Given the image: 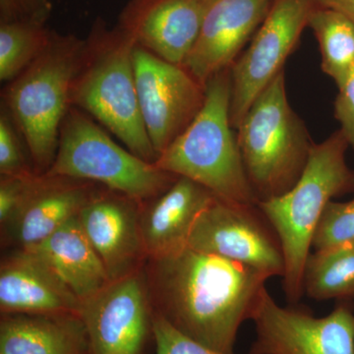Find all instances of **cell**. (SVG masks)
<instances>
[{"label": "cell", "mask_w": 354, "mask_h": 354, "mask_svg": "<svg viewBox=\"0 0 354 354\" xmlns=\"http://www.w3.org/2000/svg\"><path fill=\"white\" fill-rule=\"evenodd\" d=\"M153 313L209 348L235 354L242 324L252 319L269 277L253 268L189 246L148 258Z\"/></svg>", "instance_id": "cell-1"}, {"label": "cell", "mask_w": 354, "mask_h": 354, "mask_svg": "<svg viewBox=\"0 0 354 354\" xmlns=\"http://www.w3.org/2000/svg\"><path fill=\"white\" fill-rule=\"evenodd\" d=\"M136 44L120 28L97 23L85 39L71 106L94 118L137 157L155 164L157 153L147 133L134 71Z\"/></svg>", "instance_id": "cell-2"}, {"label": "cell", "mask_w": 354, "mask_h": 354, "mask_svg": "<svg viewBox=\"0 0 354 354\" xmlns=\"http://www.w3.org/2000/svg\"><path fill=\"white\" fill-rule=\"evenodd\" d=\"M348 148L339 130L321 143H314L304 174L292 189L258 203L283 246V290L290 304H297L304 295V265L324 209L334 198L354 193V169L346 162Z\"/></svg>", "instance_id": "cell-3"}, {"label": "cell", "mask_w": 354, "mask_h": 354, "mask_svg": "<svg viewBox=\"0 0 354 354\" xmlns=\"http://www.w3.org/2000/svg\"><path fill=\"white\" fill-rule=\"evenodd\" d=\"M230 68L209 81L201 111L155 165L201 184L221 199L257 205L230 123Z\"/></svg>", "instance_id": "cell-4"}, {"label": "cell", "mask_w": 354, "mask_h": 354, "mask_svg": "<svg viewBox=\"0 0 354 354\" xmlns=\"http://www.w3.org/2000/svg\"><path fill=\"white\" fill-rule=\"evenodd\" d=\"M84 46L85 39L53 32L44 53L2 92V108L24 140L38 174L50 169L57 155Z\"/></svg>", "instance_id": "cell-5"}, {"label": "cell", "mask_w": 354, "mask_h": 354, "mask_svg": "<svg viewBox=\"0 0 354 354\" xmlns=\"http://www.w3.org/2000/svg\"><path fill=\"white\" fill-rule=\"evenodd\" d=\"M236 131L247 178L258 203L292 189L304 174L314 142L288 102L285 70L254 101Z\"/></svg>", "instance_id": "cell-6"}, {"label": "cell", "mask_w": 354, "mask_h": 354, "mask_svg": "<svg viewBox=\"0 0 354 354\" xmlns=\"http://www.w3.org/2000/svg\"><path fill=\"white\" fill-rule=\"evenodd\" d=\"M44 174L90 181L140 202L158 197L179 177L121 147L94 118L74 106L62 122L57 155Z\"/></svg>", "instance_id": "cell-7"}, {"label": "cell", "mask_w": 354, "mask_h": 354, "mask_svg": "<svg viewBox=\"0 0 354 354\" xmlns=\"http://www.w3.org/2000/svg\"><path fill=\"white\" fill-rule=\"evenodd\" d=\"M187 246L283 278L286 260L276 230L257 205L215 197L195 221Z\"/></svg>", "instance_id": "cell-8"}, {"label": "cell", "mask_w": 354, "mask_h": 354, "mask_svg": "<svg viewBox=\"0 0 354 354\" xmlns=\"http://www.w3.org/2000/svg\"><path fill=\"white\" fill-rule=\"evenodd\" d=\"M251 320L249 354H354L353 301H337L329 315L316 317L297 304L281 306L266 288Z\"/></svg>", "instance_id": "cell-9"}, {"label": "cell", "mask_w": 354, "mask_h": 354, "mask_svg": "<svg viewBox=\"0 0 354 354\" xmlns=\"http://www.w3.org/2000/svg\"><path fill=\"white\" fill-rule=\"evenodd\" d=\"M315 6L314 0H272L248 48L230 68V123L234 129L239 128L261 93L283 71Z\"/></svg>", "instance_id": "cell-10"}, {"label": "cell", "mask_w": 354, "mask_h": 354, "mask_svg": "<svg viewBox=\"0 0 354 354\" xmlns=\"http://www.w3.org/2000/svg\"><path fill=\"white\" fill-rule=\"evenodd\" d=\"M133 57L142 118L158 158L200 113L206 88L183 65L167 62L137 44Z\"/></svg>", "instance_id": "cell-11"}, {"label": "cell", "mask_w": 354, "mask_h": 354, "mask_svg": "<svg viewBox=\"0 0 354 354\" xmlns=\"http://www.w3.org/2000/svg\"><path fill=\"white\" fill-rule=\"evenodd\" d=\"M78 315L87 332L88 354H143L153 317L144 268L84 300Z\"/></svg>", "instance_id": "cell-12"}, {"label": "cell", "mask_w": 354, "mask_h": 354, "mask_svg": "<svg viewBox=\"0 0 354 354\" xmlns=\"http://www.w3.org/2000/svg\"><path fill=\"white\" fill-rule=\"evenodd\" d=\"M143 203L102 186L79 214L111 281L139 271L148 260L140 223Z\"/></svg>", "instance_id": "cell-13"}, {"label": "cell", "mask_w": 354, "mask_h": 354, "mask_svg": "<svg viewBox=\"0 0 354 354\" xmlns=\"http://www.w3.org/2000/svg\"><path fill=\"white\" fill-rule=\"evenodd\" d=\"M272 0H205L199 37L183 66L207 87L232 68L271 8Z\"/></svg>", "instance_id": "cell-14"}, {"label": "cell", "mask_w": 354, "mask_h": 354, "mask_svg": "<svg viewBox=\"0 0 354 354\" xmlns=\"http://www.w3.org/2000/svg\"><path fill=\"white\" fill-rule=\"evenodd\" d=\"M205 0H130L118 28L158 57L183 65L196 44Z\"/></svg>", "instance_id": "cell-15"}, {"label": "cell", "mask_w": 354, "mask_h": 354, "mask_svg": "<svg viewBox=\"0 0 354 354\" xmlns=\"http://www.w3.org/2000/svg\"><path fill=\"white\" fill-rule=\"evenodd\" d=\"M101 187L80 179L39 174L22 208L2 225L6 241L17 249L38 245L79 216Z\"/></svg>", "instance_id": "cell-16"}, {"label": "cell", "mask_w": 354, "mask_h": 354, "mask_svg": "<svg viewBox=\"0 0 354 354\" xmlns=\"http://www.w3.org/2000/svg\"><path fill=\"white\" fill-rule=\"evenodd\" d=\"M81 301L50 265L29 249H17L0 265L3 313L79 314Z\"/></svg>", "instance_id": "cell-17"}, {"label": "cell", "mask_w": 354, "mask_h": 354, "mask_svg": "<svg viewBox=\"0 0 354 354\" xmlns=\"http://www.w3.org/2000/svg\"><path fill=\"white\" fill-rule=\"evenodd\" d=\"M216 195L179 176L169 189L142 205V237L148 258L162 257L187 246L191 230Z\"/></svg>", "instance_id": "cell-18"}, {"label": "cell", "mask_w": 354, "mask_h": 354, "mask_svg": "<svg viewBox=\"0 0 354 354\" xmlns=\"http://www.w3.org/2000/svg\"><path fill=\"white\" fill-rule=\"evenodd\" d=\"M0 354H88L87 332L77 314L3 313Z\"/></svg>", "instance_id": "cell-19"}, {"label": "cell", "mask_w": 354, "mask_h": 354, "mask_svg": "<svg viewBox=\"0 0 354 354\" xmlns=\"http://www.w3.org/2000/svg\"><path fill=\"white\" fill-rule=\"evenodd\" d=\"M29 250L41 256L81 301L94 297L111 283L78 216Z\"/></svg>", "instance_id": "cell-20"}, {"label": "cell", "mask_w": 354, "mask_h": 354, "mask_svg": "<svg viewBox=\"0 0 354 354\" xmlns=\"http://www.w3.org/2000/svg\"><path fill=\"white\" fill-rule=\"evenodd\" d=\"M302 288L316 301H354V242L310 253Z\"/></svg>", "instance_id": "cell-21"}, {"label": "cell", "mask_w": 354, "mask_h": 354, "mask_svg": "<svg viewBox=\"0 0 354 354\" xmlns=\"http://www.w3.org/2000/svg\"><path fill=\"white\" fill-rule=\"evenodd\" d=\"M308 27L319 44L322 71L341 87L354 68L353 21L339 11L316 4Z\"/></svg>", "instance_id": "cell-22"}, {"label": "cell", "mask_w": 354, "mask_h": 354, "mask_svg": "<svg viewBox=\"0 0 354 354\" xmlns=\"http://www.w3.org/2000/svg\"><path fill=\"white\" fill-rule=\"evenodd\" d=\"M53 32L44 24L12 21L0 26V81L10 83L44 53Z\"/></svg>", "instance_id": "cell-23"}, {"label": "cell", "mask_w": 354, "mask_h": 354, "mask_svg": "<svg viewBox=\"0 0 354 354\" xmlns=\"http://www.w3.org/2000/svg\"><path fill=\"white\" fill-rule=\"evenodd\" d=\"M354 242V197L348 202L328 203L317 225L312 248L326 250Z\"/></svg>", "instance_id": "cell-24"}, {"label": "cell", "mask_w": 354, "mask_h": 354, "mask_svg": "<svg viewBox=\"0 0 354 354\" xmlns=\"http://www.w3.org/2000/svg\"><path fill=\"white\" fill-rule=\"evenodd\" d=\"M26 144L6 109L0 113V174L26 176L37 174L27 158ZM27 148V147H26Z\"/></svg>", "instance_id": "cell-25"}, {"label": "cell", "mask_w": 354, "mask_h": 354, "mask_svg": "<svg viewBox=\"0 0 354 354\" xmlns=\"http://www.w3.org/2000/svg\"><path fill=\"white\" fill-rule=\"evenodd\" d=\"M153 335L157 354H225L181 334L157 313L153 317Z\"/></svg>", "instance_id": "cell-26"}, {"label": "cell", "mask_w": 354, "mask_h": 354, "mask_svg": "<svg viewBox=\"0 0 354 354\" xmlns=\"http://www.w3.org/2000/svg\"><path fill=\"white\" fill-rule=\"evenodd\" d=\"M39 174L1 176L0 178V223L6 225L22 208L31 194Z\"/></svg>", "instance_id": "cell-27"}, {"label": "cell", "mask_w": 354, "mask_h": 354, "mask_svg": "<svg viewBox=\"0 0 354 354\" xmlns=\"http://www.w3.org/2000/svg\"><path fill=\"white\" fill-rule=\"evenodd\" d=\"M1 22L27 21L44 24L50 15V0H0Z\"/></svg>", "instance_id": "cell-28"}, {"label": "cell", "mask_w": 354, "mask_h": 354, "mask_svg": "<svg viewBox=\"0 0 354 354\" xmlns=\"http://www.w3.org/2000/svg\"><path fill=\"white\" fill-rule=\"evenodd\" d=\"M337 90L339 93L334 104L335 118L341 125L339 131L354 150V68Z\"/></svg>", "instance_id": "cell-29"}, {"label": "cell", "mask_w": 354, "mask_h": 354, "mask_svg": "<svg viewBox=\"0 0 354 354\" xmlns=\"http://www.w3.org/2000/svg\"><path fill=\"white\" fill-rule=\"evenodd\" d=\"M316 4L324 7L335 9L354 22V0H314Z\"/></svg>", "instance_id": "cell-30"}]
</instances>
